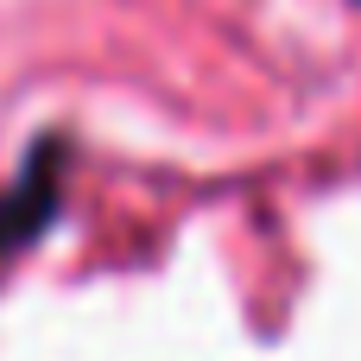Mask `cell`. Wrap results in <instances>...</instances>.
Segmentation results:
<instances>
[{
	"label": "cell",
	"mask_w": 361,
	"mask_h": 361,
	"mask_svg": "<svg viewBox=\"0 0 361 361\" xmlns=\"http://www.w3.org/2000/svg\"><path fill=\"white\" fill-rule=\"evenodd\" d=\"M63 209V146L38 140L19 165L13 184H0V260H13L19 247H32Z\"/></svg>",
	"instance_id": "6da1fadb"
},
{
	"label": "cell",
	"mask_w": 361,
	"mask_h": 361,
	"mask_svg": "<svg viewBox=\"0 0 361 361\" xmlns=\"http://www.w3.org/2000/svg\"><path fill=\"white\" fill-rule=\"evenodd\" d=\"M355 6H361V0H355Z\"/></svg>",
	"instance_id": "7a4b0ae2"
}]
</instances>
